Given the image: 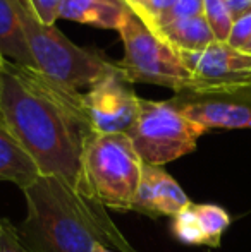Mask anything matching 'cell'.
I'll return each mask as SVG.
<instances>
[{
  "instance_id": "cell-1",
  "label": "cell",
  "mask_w": 251,
  "mask_h": 252,
  "mask_svg": "<svg viewBox=\"0 0 251 252\" xmlns=\"http://www.w3.org/2000/svg\"><path fill=\"white\" fill-rule=\"evenodd\" d=\"M81 94L54 83L36 67L7 60L0 70V120L26 148L41 177L66 187L98 242L117 252H140L115 226L88 180L83 148L93 130Z\"/></svg>"
},
{
  "instance_id": "cell-2",
  "label": "cell",
  "mask_w": 251,
  "mask_h": 252,
  "mask_svg": "<svg viewBox=\"0 0 251 252\" xmlns=\"http://www.w3.org/2000/svg\"><path fill=\"white\" fill-rule=\"evenodd\" d=\"M26 216L17 233L28 252H93L98 239L59 180L40 177L23 190Z\"/></svg>"
},
{
  "instance_id": "cell-3",
  "label": "cell",
  "mask_w": 251,
  "mask_h": 252,
  "mask_svg": "<svg viewBox=\"0 0 251 252\" xmlns=\"http://www.w3.org/2000/svg\"><path fill=\"white\" fill-rule=\"evenodd\" d=\"M16 7L35 67L54 83L81 93L115 67L102 52L77 47L55 24L41 23L28 0H16Z\"/></svg>"
},
{
  "instance_id": "cell-4",
  "label": "cell",
  "mask_w": 251,
  "mask_h": 252,
  "mask_svg": "<svg viewBox=\"0 0 251 252\" xmlns=\"http://www.w3.org/2000/svg\"><path fill=\"white\" fill-rule=\"evenodd\" d=\"M83 163L95 196L112 211H131L144 163L127 134L91 132L84 141Z\"/></svg>"
},
{
  "instance_id": "cell-5",
  "label": "cell",
  "mask_w": 251,
  "mask_h": 252,
  "mask_svg": "<svg viewBox=\"0 0 251 252\" xmlns=\"http://www.w3.org/2000/svg\"><path fill=\"white\" fill-rule=\"evenodd\" d=\"M207 132L171 100H140V110L127 132L144 165L164 166L196 150L198 139Z\"/></svg>"
},
{
  "instance_id": "cell-6",
  "label": "cell",
  "mask_w": 251,
  "mask_h": 252,
  "mask_svg": "<svg viewBox=\"0 0 251 252\" xmlns=\"http://www.w3.org/2000/svg\"><path fill=\"white\" fill-rule=\"evenodd\" d=\"M119 36L124 45V57L115 65L133 84H155L181 93L191 84V74L179 53L171 48L143 19L126 14Z\"/></svg>"
},
{
  "instance_id": "cell-7",
  "label": "cell",
  "mask_w": 251,
  "mask_h": 252,
  "mask_svg": "<svg viewBox=\"0 0 251 252\" xmlns=\"http://www.w3.org/2000/svg\"><path fill=\"white\" fill-rule=\"evenodd\" d=\"M191 74L194 94H238L251 88V55L214 41L201 52H178Z\"/></svg>"
},
{
  "instance_id": "cell-8",
  "label": "cell",
  "mask_w": 251,
  "mask_h": 252,
  "mask_svg": "<svg viewBox=\"0 0 251 252\" xmlns=\"http://www.w3.org/2000/svg\"><path fill=\"white\" fill-rule=\"evenodd\" d=\"M83 108L93 132L127 134L140 110L133 83L117 65L81 94Z\"/></svg>"
},
{
  "instance_id": "cell-9",
  "label": "cell",
  "mask_w": 251,
  "mask_h": 252,
  "mask_svg": "<svg viewBox=\"0 0 251 252\" xmlns=\"http://www.w3.org/2000/svg\"><path fill=\"white\" fill-rule=\"evenodd\" d=\"M171 101L205 129H251V105L231 100V94L176 93Z\"/></svg>"
},
{
  "instance_id": "cell-10",
  "label": "cell",
  "mask_w": 251,
  "mask_h": 252,
  "mask_svg": "<svg viewBox=\"0 0 251 252\" xmlns=\"http://www.w3.org/2000/svg\"><path fill=\"white\" fill-rule=\"evenodd\" d=\"M188 194L182 190L178 180L164 170V166L144 165L140 186L133 201V209L150 218L176 216L189 206Z\"/></svg>"
},
{
  "instance_id": "cell-11",
  "label": "cell",
  "mask_w": 251,
  "mask_h": 252,
  "mask_svg": "<svg viewBox=\"0 0 251 252\" xmlns=\"http://www.w3.org/2000/svg\"><path fill=\"white\" fill-rule=\"evenodd\" d=\"M40 177V168L31 155L0 120V182H12L24 190Z\"/></svg>"
},
{
  "instance_id": "cell-12",
  "label": "cell",
  "mask_w": 251,
  "mask_h": 252,
  "mask_svg": "<svg viewBox=\"0 0 251 252\" xmlns=\"http://www.w3.org/2000/svg\"><path fill=\"white\" fill-rule=\"evenodd\" d=\"M129 9L108 0H62L59 19L119 31Z\"/></svg>"
},
{
  "instance_id": "cell-13",
  "label": "cell",
  "mask_w": 251,
  "mask_h": 252,
  "mask_svg": "<svg viewBox=\"0 0 251 252\" xmlns=\"http://www.w3.org/2000/svg\"><path fill=\"white\" fill-rule=\"evenodd\" d=\"M151 30L176 52H201L215 41L205 16L176 19Z\"/></svg>"
},
{
  "instance_id": "cell-14",
  "label": "cell",
  "mask_w": 251,
  "mask_h": 252,
  "mask_svg": "<svg viewBox=\"0 0 251 252\" xmlns=\"http://www.w3.org/2000/svg\"><path fill=\"white\" fill-rule=\"evenodd\" d=\"M0 52L7 60L35 67L17 14L16 0H0Z\"/></svg>"
},
{
  "instance_id": "cell-15",
  "label": "cell",
  "mask_w": 251,
  "mask_h": 252,
  "mask_svg": "<svg viewBox=\"0 0 251 252\" xmlns=\"http://www.w3.org/2000/svg\"><path fill=\"white\" fill-rule=\"evenodd\" d=\"M193 208L201 225V230H203L205 246L212 247V249L218 247L222 235L231 225L229 213L217 204H194L193 202Z\"/></svg>"
},
{
  "instance_id": "cell-16",
  "label": "cell",
  "mask_w": 251,
  "mask_h": 252,
  "mask_svg": "<svg viewBox=\"0 0 251 252\" xmlns=\"http://www.w3.org/2000/svg\"><path fill=\"white\" fill-rule=\"evenodd\" d=\"M171 230L179 242L188 244V246H205V235L196 213H194L193 202L176 216H172Z\"/></svg>"
},
{
  "instance_id": "cell-17",
  "label": "cell",
  "mask_w": 251,
  "mask_h": 252,
  "mask_svg": "<svg viewBox=\"0 0 251 252\" xmlns=\"http://www.w3.org/2000/svg\"><path fill=\"white\" fill-rule=\"evenodd\" d=\"M203 16L214 33L215 41L227 43L234 19L225 5V0H203Z\"/></svg>"
},
{
  "instance_id": "cell-18",
  "label": "cell",
  "mask_w": 251,
  "mask_h": 252,
  "mask_svg": "<svg viewBox=\"0 0 251 252\" xmlns=\"http://www.w3.org/2000/svg\"><path fill=\"white\" fill-rule=\"evenodd\" d=\"M203 16V0H178L171 10L165 16H162L153 26H160V24L171 23L176 19H186V17H196Z\"/></svg>"
},
{
  "instance_id": "cell-19",
  "label": "cell",
  "mask_w": 251,
  "mask_h": 252,
  "mask_svg": "<svg viewBox=\"0 0 251 252\" xmlns=\"http://www.w3.org/2000/svg\"><path fill=\"white\" fill-rule=\"evenodd\" d=\"M0 252H28L17 233V226L7 218H0Z\"/></svg>"
},
{
  "instance_id": "cell-20",
  "label": "cell",
  "mask_w": 251,
  "mask_h": 252,
  "mask_svg": "<svg viewBox=\"0 0 251 252\" xmlns=\"http://www.w3.org/2000/svg\"><path fill=\"white\" fill-rule=\"evenodd\" d=\"M28 3L41 23L48 24V26H54L57 23L62 0H28Z\"/></svg>"
},
{
  "instance_id": "cell-21",
  "label": "cell",
  "mask_w": 251,
  "mask_h": 252,
  "mask_svg": "<svg viewBox=\"0 0 251 252\" xmlns=\"http://www.w3.org/2000/svg\"><path fill=\"white\" fill-rule=\"evenodd\" d=\"M250 40H251V14L243 16V17H239L238 21H234L231 34H229L227 45H231L232 48L241 50Z\"/></svg>"
},
{
  "instance_id": "cell-22",
  "label": "cell",
  "mask_w": 251,
  "mask_h": 252,
  "mask_svg": "<svg viewBox=\"0 0 251 252\" xmlns=\"http://www.w3.org/2000/svg\"><path fill=\"white\" fill-rule=\"evenodd\" d=\"M176 2H178V0H148L144 23H146L148 26H153L162 16H165V14L174 7Z\"/></svg>"
},
{
  "instance_id": "cell-23",
  "label": "cell",
  "mask_w": 251,
  "mask_h": 252,
  "mask_svg": "<svg viewBox=\"0 0 251 252\" xmlns=\"http://www.w3.org/2000/svg\"><path fill=\"white\" fill-rule=\"evenodd\" d=\"M225 5L234 21L251 14V0H225Z\"/></svg>"
},
{
  "instance_id": "cell-24",
  "label": "cell",
  "mask_w": 251,
  "mask_h": 252,
  "mask_svg": "<svg viewBox=\"0 0 251 252\" xmlns=\"http://www.w3.org/2000/svg\"><path fill=\"white\" fill-rule=\"evenodd\" d=\"M122 2H124V5L131 10V12L136 14L140 19L144 21V17H146L148 0H122Z\"/></svg>"
},
{
  "instance_id": "cell-25",
  "label": "cell",
  "mask_w": 251,
  "mask_h": 252,
  "mask_svg": "<svg viewBox=\"0 0 251 252\" xmlns=\"http://www.w3.org/2000/svg\"><path fill=\"white\" fill-rule=\"evenodd\" d=\"M93 252H115V251L108 249L107 246H104V244H100V242H98L97 246H95V251H93Z\"/></svg>"
},
{
  "instance_id": "cell-26",
  "label": "cell",
  "mask_w": 251,
  "mask_h": 252,
  "mask_svg": "<svg viewBox=\"0 0 251 252\" xmlns=\"http://www.w3.org/2000/svg\"><path fill=\"white\" fill-rule=\"evenodd\" d=\"M241 50H243V52H246V53H250V55H251V40L245 45V47L241 48Z\"/></svg>"
},
{
  "instance_id": "cell-27",
  "label": "cell",
  "mask_w": 251,
  "mask_h": 252,
  "mask_svg": "<svg viewBox=\"0 0 251 252\" xmlns=\"http://www.w3.org/2000/svg\"><path fill=\"white\" fill-rule=\"evenodd\" d=\"M5 62H7V59L2 55V52H0V70L3 69V65H5Z\"/></svg>"
},
{
  "instance_id": "cell-28",
  "label": "cell",
  "mask_w": 251,
  "mask_h": 252,
  "mask_svg": "<svg viewBox=\"0 0 251 252\" xmlns=\"http://www.w3.org/2000/svg\"><path fill=\"white\" fill-rule=\"evenodd\" d=\"M108 2H114V3H119V5L126 7V5H124V2H122V0H108ZM126 9H127V7H126Z\"/></svg>"
}]
</instances>
